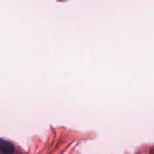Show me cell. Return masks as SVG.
<instances>
[{
  "label": "cell",
  "mask_w": 154,
  "mask_h": 154,
  "mask_svg": "<svg viewBox=\"0 0 154 154\" xmlns=\"http://www.w3.org/2000/svg\"><path fill=\"white\" fill-rule=\"evenodd\" d=\"M14 152L15 147L12 143L0 139V153H13Z\"/></svg>",
  "instance_id": "cell-1"
}]
</instances>
